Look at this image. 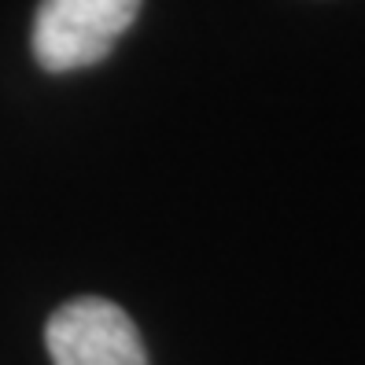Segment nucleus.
<instances>
[{"label":"nucleus","mask_w":365,"mask_h":365,"mask_svg":"<svg viewBox=\"0 0 365 365\" xmlns=\"http://www.w3.org/2000/svg\"><path fill=\"white\" fill-rule=\"evenodd\" d=\"M140 0H41L34 15V59L52 74L100 63L133 26Z\"/></svg>","instance_id":"1"},{"label":"nucleus","mask_w":365,"mask_h":365,"mask_svg":"<svg viewBox=\"0 0 365 365\" xmlns=\"http://www.w3.org/2000/svg\"><path fill=\"white\" fill-rule=\"evenodd\" d=\"M45 347L52 365H148L133 317L100 295L63 303L45 325Z\"/></svg>","instance_id":"2"}]
</instances>
